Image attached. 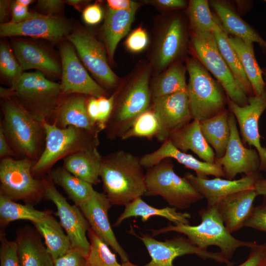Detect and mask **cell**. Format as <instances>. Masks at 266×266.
I'll list each match as a JSON object with an SVG mask.
<instances>
[{"instance_id":"6da1fadb","label":"cell","mask_w":266,"mask_h":266,"mask_svg":"<svg viewBox=\"0 0 266 266\" xmlns=\"http://www.w3.org/2000/svg\"><path fill=\"white\" fill-rule=\"evenodd\" d=\"M140 158L124 150L102 157L100 176L112 205L125 206L146 192Z\"/></svg>"},{"instance_id":"7a4b0ae2","label":"cell","mask_w":266,"mask_h":266,"mask_svg":"<svg viewBox=\"0 0 266 266\" xmlns=\"http://www.w3.org/2000/svg\"><path fill=\"white\" fill-rule=\"evenodd\" d=\"M3 99L0 128L16 156L35 163L45 146L43 122L34 118L11 97Z\"/></svg>"},{"instance_id":"3957f363","label":"cell","mask_w":266,"mask_h":266,"mask_svg":"<svg viewBox=\"0 0 266 266\" xmlns=\"http://www.w3.org/2000/svg\"><path fill=\"white\" fill-rule=\"evenodd\" d=\"M201 222L199 225H169L159 229L151 230L153 235L168 232L180 233L196 246L207 250L210 246L219 248L220 253L230 261L236 251L242 247L250 248L256 241H245L233 237L226 228L216 206H207L199 211Z\"/></svg>"},{"instance_id":"277c9868","label":"cell","mask_w":266,"mask_h":266,"mask_svg":"<svg viewBox=\"0 0 266 266\" xmlns=\"http://www.w3.org/2000/svg\"><path fill=\"white\" fill-rule=\"evenodd\" d=\"M42 122L46 142L43 153L32 168L35 177L50 172L60 160L81 150L98 148L99 145L98 134L73 126L61 128Z\"/></svg>"},{"instance_id":"5b68a950","label":"cell","mask_w":266,"mask_h":266,"mask_svg":"<svg viewBox=\"0 0 266 266\" xmlns=\"http://www.w3.org/2000/svg\"><path fill=\"white\" fill-rule=\"evenodd\" d=\"M187 93L193 120L199 122L226 110L228 97L220 84L195 58L186 60Z\"/></svg>"},{"instance_id":"8992f818","label":"cell","mask_w":266,"mask_h":266,"mask_svg":"<svg viewBox=\"0 0 266 266\" xmlns=\"http://www.w3.org/2000/svg\"><path fill=\"white\" fill-rule=\"evenodd\" d=\"M9 89L18 100L16 101L42 122H51L64 97L60 84L49 80L39 72L23 73Z\"/></svg>"},{"instance_id":"52a82bcc","label":"cell","mask_w":266,"mask_h":266,"mask_svg":"<svg viewBox=\"0 0 266 266\" xmlns=\"http://www.w3.org/2000/svg\"><path fill=\"white\" fill-rule=\"evenodd\" d=\"M145 182V196H160L170 207L176 209H187L203 199L189 180L176 173L169 158L148 168Z\"/></svg>"},{"instance_id":"ba28073f","label":"cell","mask_w":266,"mask_h":266,"mask_svg":"<svg viewBox=\"0 0 266 266\" xmlns=\"http://www.w3.org/2000/svg\"><path fill=\"white\" fill-rule=\"evenodd\" d=\"M149 80V72L146 70L121 94L116 93L113 109L105 130L108 139H121L136 118L149 108L152 97Z\"/></svg>"},{"instance_id":"9c48e42d","label":"cell","mask_w":266,"mask_h":266,"mask_svg":"<svg viewBox=\"0 0 266 266\" xmlns=\"http://www.w3.org/2000/svg\"><path fill=\"white\" fill-rule=\"evenodd\" d=\"M34 163L27 158L1 159L0 195L15 201L22 200L33 206L40 202L44 197V189L41 179L32 173Z\"/></svg>"},{"instance_id":"30bf717a","label":"cell","mask_w":266,"mask_h":266,"mask_svg":"<svg viewBox=\"0 0 266 266\" xmlns=\"http://www.w3.org/2000/svg\"><path fill=\"white\" fill-rule=\"evenodd\" d=\"M190 43L195 58L215 77L227 97L239 106L248 104V97L238 85L222 57L213 33H192Z\"/></svg>"},{"instance_id":"8fae6325","label":"cell","mask_w":266,"mask_h":266,"mask_svg":"<svg viewBox=\"0 0 266 266\" xmlns=\"http://www.w3.org/2000/svg\"><path fill=\"white\" fill-rule=\"evenodd\" d=\"M44 197L56 205L60 224L69 237L72 248L80 253L85 258L90 249V242L87 233L90 226L80 208L70 204L56 189L50 177L41 179Z\"/></svg>"},{"instance_id":"7c38bea8","label":"cell","mask_w":266,"mask_h":266,"mask_svg":"<svg viewBox=\"0 0 266 266\" xmlns=\"http://www.w3.org/2000/svg\"><path fill=\"white\" fill-rule=\"evenodd\" d=\"M138 237L151 257V261L144 266H173L176 258L185 255H196L203 260L210 259L227 266H233L220 252H213L200 249L187 237L179 235L163 241L157 240L149 234H143Z\"/></svg>"},{"instance_id":"4fadbf2b","label":"cell","mask_w":266,"mask_h":266,"mask_svg":"<svg viewBox=\"0 0 266 266\" xmlns=\"http://www.w3.org/2000/svg\"><path fill=\"white\" fill-rule=\"evenodd\" d=\"M227 105L236 119L243 142L253 146L258 152L259 171L266 173V148L261 145L259 129L260 118L266 110V88L260 96L249 97L248 104L244 106L237 105L228 97Z\"/></svg>"},{"instance_id":"5bb4252c","label":"cell","mask_w":266,"mask_h":266,"mask_svg":"<svg viewBox=\"0 0 266 266\" xmlns=\"http://www.w3.org/2000/svg\"><path fill=\"white\" fill-rule=\"evenodd\" d=\"M228 122L230 135L225 155L216 158L215 163L221 166L225 178L233 180L239 173L250 175L259 171L260 159L255 148L245 147L240 139L234 115L229 111Z\"/></svg>"},{"instance_id":"9a60e30c","label":"cell","mask_w":266,"mask_h":266,"mask_svg":"<svg viewBox=\"0 0 266 266\" xmlns=\"http://www.w3.org/2000/svg\"><path fill=\"white\" fill-rule=\"evenodd\" d=\"M66 38L76 48L84 66L99 81L108 88L117 85V77L107 63L105 50L92 34L77 30Z\"/></svg>"},{"instance_id":"2e32d148","label":"cell","mask_w":266,"mask_h":266,"mask_svg":"<svg viewBox=\"0 0 266 266\" xmlns=\"http://www.w3.org/2000/svg\"><path fill=\"white\" fill-rule=\"evenodd\" d=\"M60 54L62 81L60 84L63 96L81 94L97 98L106 96L104 89L90 76L70 44L65 43L62 45Z\"/></svg>"},{"instance_id":"e0dca14e","label":"cell","mask_w":266,"mask_h":266,"mask_svg":"<svg viewBox=\"0 0 266 266\" xmlns=\"http://www.w3.org/2000/svg\"><path fill=\"white\" fill-rule=\"evenodd\" d=\"M152 109L159 123L156 137L161 142L170 134L193 120L187 91L152 99Z\"/></svg>"},{"instance_id":"ac0fdd59","label":"cell","mask_w":266,"mask_h":266,"mask_svg":"<svg viewBox=\"0 0 266 266\" xmlns=\"http://www.w3.org/2000/svg\"><path fill=\"white\" fill-rule=\"evenodd\" d=\"M70 26L65 19L55 15L37 13L24 21L0 24L1 37L26 36L58 42L69 32Z\"/></svg>"},{"instance_id":"d6986e66","label":"cell","mask_w":266,"mask_h":266,"mask_svg":"<svg viewBox=\"0 0 266 266\" xmlns=\"http://www.w3.org/2000/svg\"><path fill=\"white\" fill-rule=\"evenodd\" d=\"M262 176L260 171L244 175L238 179L229 180L216 177L213 179L201 178L190 173L184 177L204 198L207 206H216L223 199L236 193L255 189L258 179Z\"/></svg>"},{"instance_id":"ffe728a7","label":"cell","mask_w":266,"mask_h":266,"mask_svg":"<svg viewBox=\"0 0 266 266\" xmlns=\"http://www.w3.org/2000/svg\"><path fill=\"white\" fill-rule=\"evenodd\" d=\"M111 206L104 193L96 191L79 207L91 228L119 255L123 262H127L128 255L117 241L109 222L108 213Z\"/></svg>"},{"instance_id":"44dd1931","label":"cell","mask_w":266,"mask_h":266,"mask_svg":"<svg viewBox=\"0 0 266 266\" xmlns=\"http://www.w3.org/2000/svg\"><path fill=\"white\" fill-rule=\"evenodd\" d=\"M167 158L175 159L186 168L194 171L198 177L207 178V176L212 175L225 178L221 166L216 163L210 164L199 160L192 155L181 151L168 139L163 142L156 151L140 157V162L143 167L148 168Z\"/></svg>"},{"instance_id":"7402d4cb","label":"cell","mask_w":266,"mask_h":266,"mask_svg":"<svg viewBox=\"0 0 266 266\" xmlns=\"http://www.w3.org/2000/svg\"><path fill=\"white\" fill-rule=\"evenodd\" d=\"M187 34L182 19L178 16L171 18L162 32L156 53V64L163 68L174 62L185 52Z\"/></svg>"},{"instance_id":"603a6c76","label":"cell","mask_w":266,"mask_h":266,"mask_svg":"<svg viewBox=\"0 0 266 266\" xmlns=\"http://www.w3.org/2000/svg\"><path fill=\"white\" fill-rule=\"evenodd\" d=\"M257 196L255 189H249L228 197L216 205L218 213L231 233L244 227L254 209V201Z\"/></svg>"},{"instance_id":"cb8c5ba5","label":"cell","mask_w":266,"mask_h":266,"mask_svg":"<svg viewBox=\"0 0 266 266\" xmlns=\"http://www.w3.org/2000/svg\"><path fill=\"white\" fill-rule=\"evenodd\" d=\"M86 96L81 94L64 96L50 123L61 128L73 126L99 134V131L89 118Z\"/></svg>"},{"instance_id":"d4e9b609","label":"cell","mask_w":266,"mask_h":266,"mask_svg":"<svg viewBox=\"0 0 266 266\" xmlns=\"http://www.w3.org/2000/svg\"><path fill=\"white\" fill-rule=\"evenodd\" d=\"M210 4L227 34L244 41L256 42L266 53V41L252 27L243 20L228 2L211 0Z\"/></svg>"},{"instance_id":"484cf974","label":"cell","mask_w":266,"mask_h":266,"mask_svg":"<svg viewBox=\"0 0 266 266\" xmlns=\"http://www.w3.org/2000/svg\"><path fill=\"white\" fill-rule=\"evenodd\" d=\"M177 149L186 153L191 150L201 161L215 163V154L206 142L200 130V122L193 120L180 129L172 132L168 138Z\"/></svg>"},{"instance_id":"4316f807","label":"cell","mask_w":266,"mask_h":266,"mask_svg":"<svg viewBox=\"0 0 266 266\" xmlns=\"http://www.w3.org/2000/svg\"><path fill=\"white\" fill-rule=\"evenodd\" d=\"M37 232L27 227L17 232L15 240L20 266H53V259Z\"/></svg>"},{"instance_id":"83f0119b","label":"cell","mask_w":266,"mask_h":266,"mask_svg":"<svg viewBox=\"0 0 266 266\" xmlns=\"http://www.w3.org/2000/svg\"><path fill=\"white\" fill-rule=\"evenodd\" d=\"M12 46L22 70L34 68L53 74L62 73L59 63L40 47L21 40L13 42Z\"/></svg>"},{"instance_id":"f1b7e54d","label":"cell","mask_w":266,"mask_h":266,"mask_svg":"<svg viewBox=\"0 0 266 266\" xmlns=\"http://www.w3.org/2000/svg\"><path fill=\"white\" fill-rule=\"evenodd\" d=\"M138 4L131 9L114 10L109 9L102 28L106 50L110 62L120 40L129 32Z\"/></svg>"},{"instance_id":"f546056e","label":"cell","mask_w":266,"mask_h":266,"mask_svg":"<svg viewBox=\"0 0 266 266\" xmlns=\"http://www.w3.org/2000/svg\"><path fill=\"white\" fill-rule=\"evenodd\" d=\"M101 159L97 148L81 150L65 158L63 167L76 177L96 185L100 182Z\"/></svg>"},{"instance_id":"4dcf8cb0","label":"cell","mask_w":266,"mask_h":266,"mask_svg":"<svg viewBox=\"0 0 266 266\" xmlns=\"http://www.w3.org/2000/svg\"><path fill=\"white\" fill-rule=\"evenodd\" d=\"M122 213L116 220L114 226L120 225L123 221L129 218L141 217L142 222H146L150 217L159 216L165 218L173 224H190L189 219L191 216L188 213L177 211V209L172 207H166L162 208L150 206L141 198L138 197L125 206Z\"/></svg>"},{"instance_id":"1f68e13d","label":"cell","mask_w":266,"mask_h":266,"mask_svg":"<svg viewBox=\"0 0 266 266\" xmlns=\"http://www.w3.org/2000/svg\"><path fill=\"white\" fill-rule=\"evenodd\" d=\"M229 41L239 57L254 95L260 96L266 88V82L255 56L253 43L232 35H229Z\"/></svg>"},{"instance_id":"d6a6232c","label":"cell","mask_w":266,"mask_h":266,"mask_svg":"<svg viewBox=\"0 0 266 266\" xmlns=\"http://www.w3.org/2000/svg\"><path fill=\"white\" fill-rule=\"evenodd\" d=\"M229 110L200 122L202 133L214 151L216 158H221L226 152L230 131L228 122Z\"/></svg>"},{"instance_id":"836d02e7","label":"cell","mask_w":266,"mask_h":266,"mask_svg":"<svg viewBox=\"0 0 266 266\" xmlns=\"http://www.w3.org/2000/svg\"><path fill=\"white\" fill-rule=\"evenodd\" d=\"M37 231L43 237L46 247L53 260L72 248L69 237L62 227L49 212L41 221L33 223Z\"/></svg>"},{"instance_id":"e575fe53","label":"cell","mask_w":266,"mask_h":266,"mask_svg":"<svg viewBox=\"0 0 266 266\" xmlns=\"http://www.w3.org/2000/svg\"><path fill=\"white\" fill-rule=\"evenodd\" d=\"M213 33L219 50L238 85L248 97L255 96L239 57L229 43V35L223 28L220 22L218 28Z\"/></svg>"},{"instance_id":"d590c367","label":"cell","mask_w":266,"mask_h":266,"mask_svg":"<svg viewBox=\"0 0 266 266\" xmlns=\"http://www.w3.org/2000/svg\"><path fill=\"white\" fill-rule=\"evenodd\" d=\"M49 176L78 207L88 200L96 191L92 184L72 175L63 166L52 169Z\"/></svg>"},{"instance_id":"8d00e7d4","label":"cell","mask_w":266,"mask_h":266,"mask_svg":"<svg viewBox=\"0 0 266 266\" xmlns=\"http://www.w3.org/2000/svg\"><path fill=\"white\" fill-rule=\"evenodd\" d=\"M185 67L179 62L172 64L150 88L152 99L187 91Z\"/></svg>"},{"instance_id":"74e56055","label":"cell","mask_w":266,"mask_h":266,"mask_svg":"<svg viewBox=\"0 0 266 266\" xmlns=\"http://www.w3.org/2000/svg\"><path fill=\"white\" fill-rule=\"evenodd\" d=\"M49 212L34 209L33 205L17 203L0 195V223L5 227L16 220H28L33 223L43 220Z\"/></svg>"},{"instance_id":"f35d334b","label":"cell","mask_w":266,"mask_h":266,"mask_svg":"<svg viewBox=\"0 0 266 266\" xmlns=\"http://www.w3.org/2000/svg\"><path fill=\"white\" fill-rule=\"evenodd\" d=\"M188 15L192 33H213L219 26V20L212 15L206 0H190Z\"/></svg>"},{"instance_id":"ab89813d","label":"cell","mask_w":266,"mask_h":266,"mask_svg":"<svg viewBox=\"0 0 266 266\" xmlns=\"http://www.w3.org/2000/svg\"><path fill=\"white\" fill-rule=\"evenodd\" d=\"M87 235L90 249L85 258L86 266H121L109 245L91 228Z\"/></svg>"},{"instance_id":"60d3db41","label":"cell","mask_w":266,"mask_h":266,"mask_svg":"<svg viewBox=\"0 0 266 266\" xmlns=\"http://www.w3.org/2000/svg\"><path fill=\"white\" fill-rule=\"evenodd\" d=\"M158 132L159 123L156 116L152 108H149L136 118L121 139L133 137L151 139L156 137Z\"/></svg>"},{"instance_id":"b9f144b4","label":"cell","mask_w":266,"mask_h":266,"mask_svg":"<svg viewBox=\"0 0 266 266\" xmlns=\"http://www.w3.org/2000/svg\"><path fill=\"white\" fill-rule=\"evenodd\" d=\"M0 71L11 83L12 87L14 86L22 75V69L16 59L9 47L4 43L0 46Z\"/></svg>"},{"instance_id":"7bdbcfd3","label":"cell","mask_w":266,"mask_h":266,"mask_svg":"<svg viewBox=\"0 0 266 266\" xmlns=\"http://www.w3.org/2000/svg\"><path fill=\"white\" fill-rule=\"evenodd\" d=\"M0 242V266H20L16 241L8 240L1 233Z\"/></svg>"},{"instance_id":"ee69618b","label":"cell","mask_w":266,"mask_h":266,"mask_svg":"<svg viewBox=\"0 0 266 266\" xmlns=\"http://www.w3.org/2000/svg\"><path fill=\"white\" fill-rule=\"evenodd\" d=\"M116 97V93L109 97L102 96L97 98L99 107V117L97 127L100 132L105 130L111 116Z\"/></svg>"},{"instance_id":"f6af8a7d","label":"cell","mask_w":266,"mask_h":266,"mask_svg":"<svg viewBox=\"0 0 266 266\" xmlns=\"http://www.w3.org/2000/svg\"><path fill=\"white\" fill-rule=\"evenodd\" d=\"M244 227L250 228L266 233V196L261 204L254 209L245 223Z\"/></svg>"},{"instance_id":"bcb514c9","label":"cell","mask_w":266,"mask_h":266,"mask_svg":"<svg viewBox=\"0 0 266 266\" xmlns=\"http://www.w3.org/2000/svg\"><path fill=\"white\" fill-rule=\"evenodd\" d=\"M149 38L146 31L141 27L133 30L126 41L127 48L133 52H139L144 50L148 45Z\"/></svg>"},{"instance_id":"7dc6e473","label":"cell","mask_w":266,"mask_h":266,"mask_svg":"<svg viewBox=\"0 0 266 266\" xmlns=\"http://www.w3.org/2000/svg\"><path fill=\"white\" fill-rule=\"evenodd\" d=\"M266 262V242L259 244L256 242L250 248L247 259L236 266H262Z\"/></svg>"},{"instance_id":"c3c4849f","label":"cell","mask_w":266,"mask_h":266,"mask_svg":"<svg viewBox=\"0 0 266 266\" xmlns=\"http://www.w3.org/2000/svg\"><path fill=\"white\" fill-rule=\"evenodd\" d=\"M53 266H86L85 257L71 248L65 254L53 260Z\"/></svg>"},{"instance_id":"681fc988","label":"cell","mask_w":266,"mask_h":266,"mask_svg":"<svg viewBox=\"0 0 266 266\" xmlns=\"http://www.w3.org/2000/svg\"><path fill=\"white\" fill-rule=\"evenodd\" d=\"M82 16L85 23L94 25L101 21L103 17V11L99 5L93 4L89 5L84 9Z\"/></svg>"},{"instance_id":"f907efd6","label":"cell","mask_w":266,"mask_h":266,"mask_svg":"<svg viewBox=\"0 0 266 266\" xmlns=\"http://www.w3.org/2000/svg\"><path fill=\"white\" fill-rule=\"evenodd\" d=\"M12 19L10 22L20 23L34 16L37 13L29 11L28 7L17 4L15 1L11 4Z\"/></svg>"},{"instance_id":"816d5d0a","label":"cell","mask_w":266,"mask_h":266,"mask_svg":"<svg viewBox=\"0 0 266 266\" xmlns=\"http://www.w3.org/2000/svg\"><path fill=\"white\" fill-rule=\"evenodd\" d=\"M37 4L47 15H51L61 11L64 6L63 1L61 0H39L37 1Z\"/></svg>"},{"instance_id":"f5cc1de1","label":"cell","mask_w":266,"mask_h":266,"mask_svg":"<svg viewBox=\"0 0 266 266\" xmlns=\"http://www.w3.org/2000/svg\"><path fill=\"white\" fill-rule=\"evenodd\" d=\"M87 111L91 123L97 128V123L99 113L97 98L89 96L87 99Z\"/></svg>"},{"instance_id":"db71d44e","label":"cell","mask_w":266,"mask_h":266,"mask_svg":"<svg viewBox=\"0 0 266 266\" xmlns=\"http://www.w3.org/2000/svg\"><path fill=\"white\" fill-rule=\"evenodd\" d=\"M16 156L2 130L0 128V157L1 159Z\"/></svg>"},{"instance_id":"11a10c76","label":"cell","mask_w":266,"mask_h":266,"mask_svg":"<svg viewBox=\"0 0 266 266\" xmlns=\"http://www.w3.org/2000/svg\"><path fill=\"white\" fill-rule=\"evenodd\" d=\"M107 2L109 9L114 10H128L138 4L130 0H108Z\"/></svg>"},{"instance_id":"9f6ffc18","label":"cell","mask_w":266,"mask_h":266,"mask_svg":"<svg viewBox=\"0 0 266 266\" xmlns=\"http://www.w3.org/2000/svg\"><path fill=\"white\" fill-rule=\"evenodd\" d=\"M153 2L161 7L170 9L182 8L187 5L186 2L183 0H157Z\"/></svg>"},{"instance_id":"6f0895ef","label":"cell","mask_w":266,"mask_h":266,"mask_svg":"<svg viewBox=\"0 0 266 266\" xmlns=\"http://www.w3.org/2000/svg\"><path fill=\"white\" fill-rule=\"evenodd\" d=\"M255 190L258 196H266V178L262 176L258 179L255 186Z\"/></svg>"},{"instance_id":"680465c9","label":"cell","mask_w":266,"mask_h":266,"mask_svg":"<svg viewBox=\"0 0 266 266\" xmlns=\"http://www.w3.org/2000/svg\"><path fill=\"white\" fill-rule=\"evenodd\" d=\"M9 1L5 0H0V21L1 24L4 23L8 15Z\"/></svg>"},{"instance_id":"91938a15","label":"cell","mask_w":266,"mask_h":266,"mask_svg":"<svg viewBox=\"0 0 266 266\" xmlns=\"http://www.w3.org/2000/svg\"><path fill=\"white\" fill-rule=\"evenodd\" d=\"M66 1L69 4L74 6L77 9H79L85 2L84 0H68Z\"/></svg>"},{"instance_id":"94428289","label":"cell","mask_w":266,"mask_h":266,"mask_svg":"<svg viewBox=\"0 0 266 266\" xmlns=\"http://www.w3.org/2000/svg\"><path fill=\"white\" fill-rule=\"evenodd\" d=\"M15 2L23 6L28 7V6L33 2L32 0H16Z\"/></svg>"},{"instance_id":"6125c7cd","label":"cell","mask_w":266,"mask_h":266,"mask_svg":"<svg viewBox=\"0 0 266 266\" xmlns=\"http://www.w3.org/2000/svg\"><path fill=\"white\" fill-rule=\"evenodd\" d=\"M121 266H138L131 263L129 261L125 262H123Z\"/></svg>"},{"instance_id":"be15d7a7","label":"cell","mask_w":266,"mask_h":266,"mask_svg":"<svg viewBox=\"0 0 266 266\" xmlns=\"http://www.w3.org/2000/svg\"><path fill=\"white\" fill-rule=\"evenodd\" d=\"M262 70L264 78L265 79V81H266V67L262 68Z\"/></svg>"},{"instance_id":"e7e4bbea","label":"cell","mask_w":266,"mask_h":266,"mask_svg":"<svg viewBox=\"0 0 266 266\" xmlns=\"http://www.w3.org/2000/svg\"><path fill=\"white\" fill-rule=\"evenodd\" d=\"M262 266H266V262Z\"/></svg>"}]
</instances>
